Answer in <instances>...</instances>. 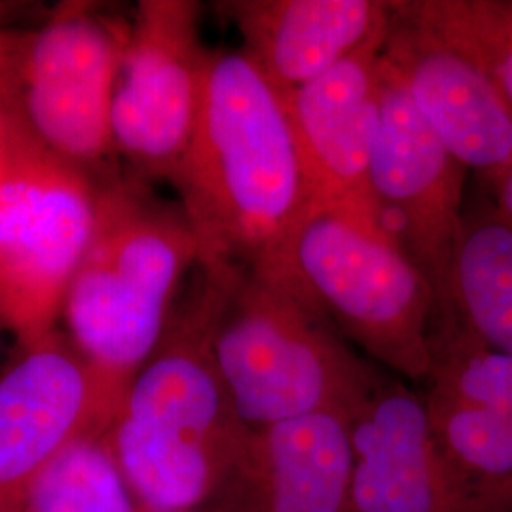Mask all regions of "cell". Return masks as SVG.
I'll list each match as a JSON object with an SVG mask.
<instances>
[{
    "mask_svg": "<svg viewBox=\"0 0 512 512\" xmlns=\"http://www.w3.org/2000/svg\"><path fill=\"white\" fill-rule=\"evenodd\" d=\"M232 268H194L162 342L131 380L105 431L143 512L207 509L251 437L213 353Z\"/></svg>",
    "mask_w": 512,
    "mask_h": 512,
    "instance_id": "cell-1",
    "label": "cell"
},
{
    "mask_svg": "<svg viewBox=\"0 0 512 512\" xmlns=\"http://www.w3.org/2000/svg\"><path fill=\"white\" fill-rule=\"evenodd\" d=\"M169 181L202 266L268 262L310 211L287 103L243 50L211 54L196 129Z\"/></svg>",
    "mask_w": 512,
    "mask_h": 512,
    "instance_id": "cell-2",
    "label": "cell"
},
{
    "mask_svg": "<svg viewBox=\"0 0 512 512\" xmlns=\"http://www.w3.org/2000/svg\"><path fill=\"white\" fill-rule=\"evenodd\" d=\"M92 243L65 298V332L122 397L164 338L200 249L181 205L135 179L99 177Z\"/></svg>",
    "mask_w": 512,
    "mask_h": 512,
    "instance_id": "cell-3",
    "label": "cell"
},
{
    "mask_svg": "<svg viewBox=\"0 0 512 512\" xmlns=\"http://www.w3.org/2000/svg\"><path fill=\"white\" fill-rule=\"evenodd\" d=\"M256 268L279 275L370 359L406 380H429L439 298L374 217L311 207Z\"/></svg>",
    "mask_w": 512,
    "mask_h": 512,
    "instance_id": "cell-4",
    "label": "cell"
},
{
    "mask_svg": "<svg viewBox=\"0 0 512 512\" xmlns=\"http://www.w3.org/2000/svg\"><path fill=\"white\" fill-rule=\"evenodd\" d=\"M213 353L249 429L315 412L349 414L384 378L279 275L232 268Z\"/></svg>",
    "mask_w": 512,
    "mask_h": 512,
    "instance_id": "cell-5",
    "label": "cell"
},
{
    "mask_svg": "<svg viewBox=\"0 0 512 512\" xmlns=\"http://www.w3.org/2000/svg\"><path fill=\"white\" fill-rule=\"evenodd\" d=\"M99 181L0 103V329L19 348L57 329L90 247Z\"/></svg>",
    "mask_w": 512,
    "mask_h": 512,
    "instance_id": "cell-6",
    "label": "cell"
},
{
    "mask_svg": "<svg viewBox=\"0 0 512 512\" xmlns=\"http://www.w3.org/2000/svg\"><path fill=\"white\" fill-rule=\"evenodd\" d=\"M128 35L129 25L88 4H63L40 29L21 35L0 97L44 147L97 179L112 171L110 114Z\"/></svg>",
    "mask_w": 512,
    "mask_h": 512,
    "instance_id": "cell-7",
    "label": "cell"
},
{
    "mask_svg": "<svg viewBox=\"0 0 512 512\" xmlns=\"http://www.w3.org/2000/svg\"><path fill=\"white\" fill-rule=\"evenodd\" d=\"M194 0H141L112 97L114 150L148 177L171 179L194 135L211 54Z\"/></svg>",
    "mask_w": 512,
    "mask_h": 512,
    "instance_id": "cell-8",
    "label": "cell"
},
{
    "mask_svg": "<svg viewBox=\"0 0 512 512\" xmlns=\"http://www.w3.org/2000/svg\"><path fill=\"white\" fill-rule=\"evenodd\" d=\"M465 171L421 118L380 55L370 198L378 224L427 277L440 308L465 209Z\"/></svg>",
    "mask_w": 512,
    "mask_h": 512,
    "instance_id": "cell-9",
    "label": "cell"
},
{
    "mask_svg": "<svg viewBox=\"0 0 512 512\" xmlns=\"http://www.w3.org/2000/svg\"><path fill=\"white\" fill-rule=\"evenodd\" d=\"M19 349L0 376V512L65 448L105 433L122 403L65 330Z\"/></svg>",
    "mask_w": 512,
    "mask_h": 512,
    "instance_id": "cell-10",
    "label": "cell"
},
{
    "mask_svg": "<svg viewBox=\"0 0 512 512\" xmlns=\"http://www.w3.org/2000/svg\"><path fill=\"white\" fill-rule=\"evenodd\" d=\"M382 61L440 143L490 181L512 162V110L473 55L393 2Z\"/></svg>",
    "mask_w": 512,
    "mask_h": 512,
    "instance_id": "cell-11",
    "label": "cell"
},
{
    "mask_svg": "<svg viewBox=\"0 0 512 512\" xmlns=\"http://www.w3.org/2000/svg\"><path fill=\"white\" fill-rule=\"evenodd\" d=\"M351 512H490L444 454L425 395L384 376L349 414Z\"/></svg>",
    "mask_w": 512,
    "mask_h": 512,
    "instance_id": "cell-12",
    "label": "cell"
},
{
    "mask_svg": "<svg viewBox=\"0 0 512 512\" xmlns=\"http://www.w3.org/2000/svg\"><path fill=\"white\" fill-rule=\"evenodd\" d=\"M349 418L315 412L251 429L213 512H351Z\"/></svg>",
    "mask_w": 512,
    "mask_h": 512,
    "instance_id": "cell-13",
    "label": "cell"
},
{
    "mask_svg": "<svg viewBox=\"0 0 512 512\" xmlns=\"http://www.w3.org/2000/svg\"><path fill=\"white\" fill-rule=\"evenodd\" d=\"M384 40L283 97L310 184L311 207L340 205L376 219L368 175L378 129Z\"/></svg>",
    "mask_w": 512,
    "mask_h": 512,
    "instance_id": "cell-14",
    "label": "cell"
},
{
    "mask_svg": "<svg viewBox=\"0 0 512 512\" xmlns=\"http://www.w3.org/2000/svg\"><path fill=\"white\" fill-rule=\"evenodd\" d=\"M217 8L283 97L384 40L393 14V2L380 0H232Z\"/></svg>",
    "mask_w": 512,
    "mask_h": 512,
    "instance_id": "cell-15",
    "label": "cell"
},
{
    "mask_svg": "<svg viewBox=\"0 0 512 512\" xmlns=\"http://www.w3.org/2000/svg\"><path fill=\"white\" fill-rule=\"evenodd\" d=\"M440 310L484 346L512 355V226L492 200L463 209Z\"/></svg>",
    "mask_w": 512,
    "mask_h": 512,
    "instance_id": "cell-16",
    "label": "cell"
},
{
    "mask_svg": "<svg viewBox=\"0 0 512 512\" xmlns=\"http://www.w3.org/2000/svg\"><path fill=\"white\" fill-rule=\"evenodd\" d=\"M431 425L444 454L490 512H512V420L429 389Z\"/></svg>",
    "mask_w": 512,
    "mask_h": 512,
    "instance_id": "cell-17",
    "label": "cell"
},
{
    "mask_svg": "<svg viewBox=\"0 0 512 512\" xmlns=\"http://www.w3.org/2000/svg\"><path fill=\"white\" fill-rule=\"evenodd\" d=\"M2 512H143L105 433L73 442Z\"/></svg>",
    "mask_w": 512,
    "mask_h": 512,
    "instance_id": "cell-18",
    "label": "cell"
},
{
    "mask_svg": "<svg viewBox=\"0 0 512 512\" xmlns=\"http://www.w3.org/2000/svg\"><path fill=\"white\" fill-rule=\"evenodd\" d=\"M429 389L512 420V355L478 342L448 310L431 334Z\"/></svg>",
    "mask_w": 512,
    "mask_h": 512,
    "instance_id": "cell-19",
    "label": "cell"
},
{
    "mask_svg": "<svg viewBox=\"0 0 512 512\" xmlns=\"http://www.w3.org/2000/svg\"><path fill=\"white\" fill-rule=\"evenodd\" d=\"M408 8L473 55L512 110V0H412Z\"/></svg>",
    "mask_w": 512,
    "mask_h": 512,
    "instance_id": "cell-20",
    "label": "cell"
},
{
    "mask_svg": "<svg viewBox=\"0 0 512 512\" xmlns=\"http://www.w3.org/2000/svg\"><path fill=\"white\" fill-rule=\"evenodd\" d=\"M2 14L4 8L0 6V97L6 93L12 74H14V65L18 59L19 38L21 35L6 31L2 25Z\"/></svg>",
    "mask_w": 512,
    "mask_h": 512,
    "instance_id": "cell-21",
    "label": "cell"
},
{
    "mask_svg": "<svg viewBox=\"0 0 512 512\" xmlns=\"http://www.w3.org/2000/svg\"><path fill=\"white\" fill-rule=\"evenodd\" d=\"M488 184L492 188V196H494L492 202L497 207V211L512 226V162L492 177Z\"/></svg>",
    "mask_w": 512,
    "mask_h": 512,
    "instance_id": "cell-22",
    "label": "cell"
},
{
    "mask_svg": "<svg viewBox=\"0 0 512 512\" xmlns=\"http://www.w3.org/2000/svg\"><path fill=\"white\" fill-rule=\"evenodd\" d=\"M192 512H213V511H209V509H200V511H192Z\"/></svg>",
    "mask_w": 512,
    "mask_h": 512,
    "instance_id": "cell-23",
    "label": "cell"
}]
</instances>
